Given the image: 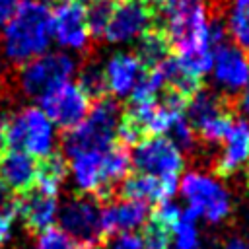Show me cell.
I'll list each match as a JSON object with an SVG mask.
<instances>
[{
  "label": "cell",
  "instance_id": "6da1fadb",
  "mask_svg": "<svg viewBox=\"0 0 249 249\" xmlns=\"http://www.w3.org/2000/svg\"><path fill=\"white\" fill-rule=\"evenodd\" d=\"M53 41L51 8L45 0H21L2 27L0 49L8 62L25 64L47 53Z\"/></svg>",
  "mask_w": 249,
  "mask_h": 249
},
{
  "label": "cell",
  "instance_id": "7a4b0ae2",
  "mask_svg": "<svg viewBox=\"0 0 249 249\" xmlns=\"http://www.w3.org/2000/svg\"><path fill=\"white\" fill-rule=\"evenodd\" d=\"M121 119H123L121 107L115 99L105 95L95 99V103H91L84 121L68 128V132L64 134L62 146L66 156L70 158L80 152L105 150L107 146H111Z\"/></svg>",
  "mask_w": 249,
  "mask_h": 249
},
{
  "label": "cell",
  "instance_id": "3957f363",
  "mask_svg": "<svg viewBox=\"0 0 249 249\" xmlns=\"http://www.w3.org/2000/svg\"><path fill=\"white\" fill-rule=\"evenodd\" d=\"M169 45L187 49L208 41V12L204 0H156Z\"/></svg>",
  "mask_w": 249,
  "mask_h": 249
},
{
  "label": "cell",
  "instance_id": "277c9868",
  "mask_svg": "<svg viewBox=\"0 0 249 249\" xmlns=\"http://www.w3.org/2000/svg\"><path fill=\"white\" fill-rule=\"evenodd\" d=\"M6 146L33 158L54 154L56 128L41 107H23L6 121Z\"/></svg>",
  "mask_w": 249,
  "mask_h": 249
},
{
  "label": "cell",
  "instance_id": "5b68a950",
  "mask_svg": "<svg viewBox=\"0 0 249 249\" xmlns=\"http://www.w3.org/2000/svg\"><path fill=\"white\" fill-rule=\"evenodd\" d=\"M181 195L187 208L195 218H202L208 224L224 222L231 212V196L220 179L200 173L187 171L179 183Z\"/></svg>",
  "mask_w": 249,
  "mask_h": 249
},
{
  "label": "cell",
  "instance_id": "8992f818",
  "mask_svg": "<svg viewBox=\"0 0 249 249\" xmlns=\"http://www.w3.org/2000/svg\"><path fill=\"white\" fill-rule=\"evenodd\" d=\"M74 72L76 60L68 53H43L21 64L18 84L25 95L41 99L51 89L70 82Z\"/></svg>",
  "mask_w": 249,
  "mask_h": 249
},
{
  "label": "cell",
  "instance_id": "52a82bcc",
  "mask_svg": "<svg viewBox=\"0 0 249 249\" xmlns=\"http://www.w3.org/2000/svg\"><path fill=\"white\" fill-rule=\"evenodd\" d=\"M130 163L138 173L154 177H177L183 171V152L165 136H144L134 144Z\"/></svg>",
  "mask_w": 249,
  "mask_h": 249
},
{
  "label": "cell",
  "instance_id": "ba28073f",
  "mask_svg": "<svg viewBox=\"0 0 249 249\" xmlns=\"http://www.w3.org/2000/svg\"><path fill=\"white\" fill-rule=\"evenodd\" d=\"M56 220L62 231H66L86 247L95 245L103 237L101 206L97 198L91 195H80V196L68 198L58 208Z\"/></svg>",
  "mask_w": 249,
  "mask_h": 249
},
{
  "label": "cell",
  "instance_id": "9c48e42d",
  "mask_svg": "<svg viewBox=\"0 0 249 249\" xmlns=\"http://www.w3.org/2000/svg\"><path fill=\"white\" fill-rule=\"evenodd\" d=\"M152 19L154 8L150 6V0H115L103 39L115 45L130 43L150 29Z\"/></svg>",
  "mask_w": 249,
  "mask_h": 249
},
{
  "label": "cell",
  "instance_id": "30bf717a",
  "mask_svg": "<svg viewBox=\"0 0 249 249\" xmlns=\"http://www.w3.org/2000/svg\"><path fill=\"white\" fill-rule=\"evenodd\" d=\"M39 101L43 113L51 119V123L66 130L84 121L91 107V99L84 93V89L78 84L72 82L60 84L58 88L45 93Z\"/></svg>",
  "mask_w": 249,
  "mask_h": 249
},
{
  "label": "cell",
  "instance_id": "8fae6325",
  "mask_svg": "<svg viewBox=\"0 0 249 249\" xmlns=\"http://www.w3.org/2000/svg\"><path fill=\"white\" fill-rule=\"evenodd\" d=\"M53 39L68 51H84L89 43L82 2H56L51 10Z\"/></svg>",
  "mask_w": 249,
  "mask_h": 249
},
{
  "label": "cell",
  "instance_id": "7c38bea8",
  "mask_svg": "<svg viewBox=\"0 0 249 249\" xmlns=\"http://www.w3.org/2000/svg\"><path fill=\"white\" fill-rule=\"evenodd\" d=\"M210 72L214 84L220 89L228 93H237L249 84V58L235 45L224 43L218 49H214Z\"/></svg>",
  "mask_w": 249,
  "mask_h": 249
},
{
  "label": "cell",
  "instance_id": "4fadbf2b",
  "mask_svg": "<svg viewBox=\"0 0 249 249\" xmlns=\"http://www.w3.org/2000/svg\"><path fill=\"white\" fill-rule=\"evenodd\" d=\"M144 64L134 53H115L103 66L105 88L115 97H128L144 76Z\"/></svg>",
  "mask_w": 249,
  "mask_h": 249
},
{
  "label": "cell",
  "instance_id": "5bb4252c",
  "mask_svg": "<svg viewBox=\"0 0 249 249\" xmlns=\"http://www.w3.org/2000/svg\"><path fill=\"white\" fill-rule=\"evenodd\" d=\"M150 220V206L148 202L134 200V198H119L107 202L101 208V228L105 233H119V231H136Z\"/></svg>",
  "mask_w": 249,
  "mask_h": 249
},
{
  "label": "cell",
  "instance_id": "9a60e30c",
  "mask_svg": "<svg viewBox=\"0 0 249 249\" xmlns=\"http://www.w3.org/2000/svg\"><path fill=\"white\" fill-rule=\"evenodd\" d=\"M222 142L224 148L218 158L216 169L220 175H231L249 161V121H231Z\"/></svg>",
  "mask_w": 249,
  "mask_h": 249
},
{
  "label": "cell",
  "instance_id": "2e32d148",
  "mask_svg": "<svg viewBox=\"0 0 249 249\" xmlns=\"http://www.w3.org/2000/svg\"><path fill=\"white\" fill-rule=\"evenodd\" d=\"M37 160L19 150L0 154V183L14 193L29 191L35 185Z\"/></svg>",
  "mask_w": 249,
  "mask_h": 249
},
{
  "label": "cell",
  "instance_id": "e0dca14e",
  "mask_svg": "<svg viewBox=\"0 0 249 249\" xmlns=\"http://www.w3.org/2000/svg\"><path fill=\"white\" fill-rule=\"evenodd\" d=\"M177 185V177H154L146 173H134L130 177H124L121 185V195L124 198H134L142 202H161L171 198Z\"/></svg>",
  "mask_w": 249,
  "mask_h": 249
},
{
  "label": "cell",
  "instance_id": "ac0fdd59",
  "mask_svg": "<svg viewBox=\"0 0 249 249\" xmlns=\"http://www.w3.org/2000/svg\"><path fill=\"white\" fill-rule=\"evenodd\" d=\"M18 214L23 218L25 226L31 231H45L53 228L58 216V202L53 195H45L41 191H33L23 195L18 200Z\"/></svg>",
  "mask_w": 249,
  "mask_h": 249
},
{
  "label": "cell",
  "instance_id": "d6986e66",
  "mask_svg": "<svg viewBox=\"0 0 249 249\" xmlns=\"http://www.w3.org/2000/svg\"><path fill=\"white\" fill-rule=\"evenodd\" d=\"M224 113H228V111H226L222 99L216 93L206 91V89H196L185 103V115H187L185 119L191 123V126L195 130Z\"/></svg>",
  "mask_w": 249,
  "mask_h": 249
},
{
  "label": "cell",
  "instance_id": "ffe728a7",
  "mask_svg": "<svg viewBox=\"0 0 249 249\" xmlns=\"http://www.w3.org/2000/svg\"><path fill=\"white\" fill-rule=\"evenodd\" d=\"M130 152L126 146L123 144H111L103 150V177H105V185L111 193V189L119 183L124 181L128 169H130Z\"/></svg>",
  "mask_w": 249,
  "mask_h": 249
},
{
  "label": "cell",
  "instance_id": "44dd1931",
  "mask_svg": "<svg viewBox=\"0 0 249 249\" xmlns=\"http://www.w3.org/2000/svg\"><path fill=\"white\" fill-rule=\"evenodd\" d=\"M64 177H66V163H64L62 156L51 154V156L43 158L41 163H37V177H35L37 191L54 196L58 193V189L62 187Z\"/></svg>",
  "mask_w": 249,
  "mask_h": 249
},
{
  "label": "cell",
  "instance_id": "7402d4cb",
  "mask_svg": "<svg viewBox=\"0 0 249 249\" xmlns=\"http://www.w3.org/2000/svg\"><path fill=\"white\" fill-rule=\"evenodd\" d=\"M175 58L187 74L200 80L212 68L214 47L210 43H200V45H193V47H187V49H179Z\"/></svg>",
  "mask_w": 249,
  "mask_h": 249
},
{
  "label": "cell",
  "instance_id": "603a6c76",
  "mask_svg": "<svg viewBox=\"0 0 249 249\" xmlns=\"http://www.w3.org/2000/svg\"><path fill=\"white\" fill-rule=\"evenodd\" d=\"M226 31L235 47L249 53V0H233L228 12Z\"/></svg>",
  "mask_w": 249,
  "mask_h": 249
},
{
  "label": "cell",
  "instance_id": "cb8c5ba5",
  "mask_svg": "<svg viewBox=\"0 0 249 249\" xmlns=\"http://www.w3.org/2000/svg\"><path fill=\"white\" fill-rule=\"evenodd\" d=\"M169 41L161 31H152L148 29L142 37H140V45H138V58L142 60L144 66H156L158 62H161L163 58L169 56Z\"/></svg>",
  "mask_w": 249,
  "mask_h": 249
},
{
  "label": "cell",
  "instance_id": "d4e9b609",
  "mask_svg": "<svg viewBox=\"0 0 249 249\" xmlns=\"http://www.w3.org/2000/svg\"><path fill=\"white\" fill-rule=\"evenodd\" d=\"M195 216L189 210H183L181 216L171 224V245L173 249H198L200 247V235L195 224Z\"/></svg>",
  "mask_w": 249,
  "mask_h": 249
},
{
  "label": "cell",
  "instance_id": "484cf974",
  "mask_svg": "<svg viewBox=\"0 0 249 249\" xmlns=\"http://www.w3.org/2000/svg\"><path fill=\"white\" fill-rule=\"evenodd\" d=\"M113 6H115V0H89L88 6H84L89 37H95V39L103 37L109 18L113 14Z\"/></svg>",
  "mask_w": 249,
  "mask_h": 249
},
{
  "label": "cell",
  "instance_id": "4316f807",
  "mask_svg": "<svg viewBox=\"0 0 249 249\" xmlns=\"http://www.w3.org/2000/svg\"><path fill=\"white\" fill-rule=\"evenodd\" d=\"M37 249H88L84 243L62 231L60 228H49L39 233Z\"/></svg>",
  "mask_w": 249,
  "mask_h": 249
},
{
  "label": "cell",
  "instance_id": "83f0119b",
  "mask_svg": "<svg viewBox=\"0 0 249 249\" xmlns=\"http://www.w3.org/2000/svg\"><path fill=\"white\" fill-rule=\"evenodd\" d=\"M78 86L84 89V93L89 99H99L105 95L107 88H105V76H103V68L95 66V64H88L82 72H80V82Z\"/></svg>",
  "mask_w": 249,
  "mask_h": 249
},
{
  "label": "cell",
  "instance_id": "f1b7e54d",
  "mask_svg": "<svg viewBox=\"0 0 249 249\" xmlns=\"http://www.w3.org/2000/svg\"><path fill=\"white\" fill-rule=\"evenodd\" d=\"M146 230L142 233V241H144V249H169L171 245V231L165 224H161L160 220L152 218L146 224Z\"/></svg>",
  "mask_w": 249,
  "mask_h": 249
},
{
  "label": "cell",
  "instance_id": "f546056e",
  "mask_svg": "<svg viewBox=\"0 0 249 249\" xmlns=\"http://www.w3.org/2000/svg\"><path fill=\"white\" fill-rule=\"evenodd\" d=\"M169 140L183 152V150H193L195 148V128L191 126V123L185 119V115L181 119L175 121V124L169 130Z\"/></svg>",
  "mask_w": 249,
  "mask_h": 249
},
{
  "label": "cell",
  "instance_id": "4dcf8cb0",
  "mask_svg": "<svg viewBox=\"0 0 249 249\" xmlns=\"http://www.w3.org/2000/svg\"><path fill=\"white\" fill-rule=\"evenodd\" d=\"M109 249H144V241L136 231H119L111 233Z\"/></svg>",
  "mask_w": 249,
  "mask_h": 249
},
{
  "label": "cell",
  "instance_id": "1f68e13d",
  "mask_svg": "<svg viewBox=\"0 0 249 249\" xmlns=\"http://www.w3.org/2000/svg\"><path fill=\"white\" fill-rule=\"evenodd\" d=\"M181 212H183V208H179L177 202H173L171 198H167V200L158 202V208L154 212V218L160 220L161 224H165L167 228H171V224L181 216Z\"/></svg>",
  "mask_w": 249,
  "mask_h": 249
},
{
  "label": "cell",
  "instance_id": "d6a6232c",
  "mask_svg": "<svg viewBox=\"0 0 249 249\" xmlns=\"http://www.w3.org/2000/svg\"><path fill=\"white\" fill-rule=\"evenodd\" d=\"M0 214H10V216L18 214V198L14 196V191L4 187L2 183H0Z\"/></svg>",
  "mask_w": 249,
  "mask_h": 249
},
{
  "label": "cell",
  "instance_id": "836d02e7",
  "mask_svg": "<svg viewBox=\"0 0 249 249\" xmlns=\"http://www.w3.org/2000/svg\"><path fill=\"white\" fill-rule=\"evenodd\" d=\"M12 230H14V216L0 214V249L12 239Z\"/></svg>",
  "mask_w": 249,
  "mask_h": 249
},
{
  "label": "cell",
  "instance_id": "e575fe53",
  "mask_svg": "<svg viewBox=\"0 0 249 249\" xmlns=\"http://www.w3.org/2000/svg\"><path fill=\"white\" fill-rule=\"evenodd\" d=\"M19 4H21V0H0V29L12 18V14L18 10Z\"/></svg>",
  "mask_w": 249,
  "mask_h": 249
},
{
  "label": "cell",
  "instance_id": "d590c367",
  "mask_svg": "<svg viewBox=\"0 0 249 249\" xmlns=\"http://www.w3.org/2000/svg\"><path fill=\"white\" fill-rule=\"evenodd\" d=\"M237 111L249 119V84L239 91V97H237Z\"/></svg>",
  "mask_w": 249,
  "mask_h": 249
},
{
  "label": "cell",
  "instance_id": "8d00e7d4",
  "mask_svg": "<svg viewBox=\"0 0 249 249\" xmlns=\"http://www.w3.org/2000/svg\"><path fill=\"white\" fill-rule=\"evenodd\" d=\"M224 249H249V241H245L241 237H231L226 241Z\"/></svg>",
  "mask_w": 249,
  "mask_h": 249
},
{
  "label": "cell",
  "instance_id": "74e56055",
  "mask_svg": "<svg viewBox=\"0 0 249 249\" xmlns=\"http://www.w3.org/2000/svg\"><path fill=\"white\" fill-rule=\"evenodd\" d=\"M56 2H84V0H56Z\"/></svg>",
  "mask_w": 249,
  "mask_h": 249
},
{
  "label": "cell",
  "instance_id": "f35d334b",
  "mask_svg": "<svg viewBox=\"0 0 249 249\" xmlns=\"http://www.w3.org/2000/svg\"><path fill=\"white\" fill-rule=\"evenodd\" d=\"M247 216H249V212H247Z\"/></svg>",
  "mask_w": 249,
  "mask_h": 249
}]
</instances>
